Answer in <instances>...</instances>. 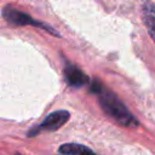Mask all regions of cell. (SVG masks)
Masks as SVG:
<instances>
[{"instance_id": "7a4b0ae2", "label": "cell", "mask_w": 155, "mask_h": 155, "mask_svg": "<svg viewBox=\"0 0 155 155\" xmlns=\"http://www.w3.org/2000/svg\"><path fill=\"white\" fill-rule=\"evenodd\" d=\"M70 117V114L67 111V110H57V111H53L48 116L45 117V120L33 127L31 130L28 131V137H34L36 136L38 133L42 132V131H46V132H53V131H57L58 128H61Z\"/></svg>"}, {"instance_id": "3957f363", "label": "cell", "mask_w": 155, "mask_h": 155, "mask_svg": "<svg viewBox=\"0 0 155 155\" xmlns=\"http://www.w3.org/2000/svg\"><path fill=\"white\" fill-rule=\"evenodd\" d=\"M2 16H4V18L8 23L15 24V25H29L30 24V25H36V27H44L45 30L52 31V29L50 27H47V25H45V24H42L40 22L34 21L29 15H27V13H24V12H22L19 10L12 7V6H6L4 8V11H2ZM53 34L54 35H58L56 33H53Z\"/></svg>"}, {"instance_id": "277c9868", "label": "cell", "mask_w": 155, "mask_h": 155, "mask_svg": "<svg viewBox=\"0 0 155 155\" xmlns=\"http://www.w3.org/2000/svg\"><path fill=\"white\" fill-rule=\"evenodd\" d=\"M64 76H65L67 84L73 87H81V86L87 85V82H88V76L79 67H76L71 63L65 64Z\"/></svg>"}, {"instance_id": "6da1fadb", "label": "cell", "mask_w": 155, "mask_h": 155, "mask_svg": "<svg viewBox=\"0 0 155 155\" xmlns=\"http://www.w3.org/2000/svg\"><path fill=\"white\" fill-rule=\"evenodd\" d=\"M91 91L98 96L99 104L105 114L113 117L117 124L126 126V127H136L138 126L137 119L132 115V113L127 109V107L111 91L104 88V86L98 81L94 80L91 84Z\"/></svg>"}, {"instance_id": "5b68a950", "label": "cell", "mask_w": 155, "mask_h": 155, "mask_svg": "<svg viewBox=\"0 0 155 155\" xmlns=\"http://www.w3.org/2000/svg\"><path fill=\"white\" fill-rule=\"evenodd\" d=\"M142 15L148 33L153 39V41L155 42V4L151 0H143Z\"/></svg>"}, {"instance_id": "8992f818", "label": "cell", "mask_w": 155, "mask_h": 155, "mask_svg": "<svg viewBox=\"0 0 155 155\" xmlns=\"http://www.w3.org/2000/svg\"><path fill=\"white\" fill-rule=\"evenodd\" d=\"M58 151L62 155H97L88 147L78 143H65L59 147Z\"/></svg>"}]
</instances>
